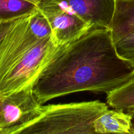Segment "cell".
Segmentation results:
<instances>
[{
	"instance_id": "1",
	"label": "cell",
	"mask_w": 134,
	"mask_h": 134,
	"mask_svg": "<svg viewBox=\"0 0 134 134\" xmlns=\"http://www.w3.org/2000/svg\"><path fill=\"white\" fill-rule=\"evenodd\" d=\"M134 79L118 54L109 29L94 28L60 47L33 88L39 103L80 92L109 94Z\"/></svg>"
},
{
	"instance_id": "9",
	"label": "cell",
	"mask_w": 134,
	"mask_h": 134,
	"mask_svg": "<svg viewBox=\"0 0 134 134\" xmlns=\"http://www.w3.org/2000/svg\"><path fill=\"white\" fill-rule=\"evenodd\" d=\"M107 102L115 109L134 113V79L107 94Z\"/></svg>"
},
{
	"instance_id": "12",
	"label": "cell",
	"mask_w": 134,
	"mask_h": 134,
	"mask_svg": "<svg viewBox=\"0 0 134 134\" xmlns=\"http://www.w3.org/2000/svg\"><path fill=\"white\" fill-rule=\"evenodd\" d=\"M14 20L8 21V22H0V41L3 38V37L5 36V35L7 32L8 30H9V28L11 27Z\"/></svg>"
},
{
	"instance_id": "14",
	"label": "cell",
	"mask_w": 134,
	"mask_h": 134,
	"mask_svg": "<svg viewBox=\"0 0 134 134\" xmlns=\"http://www.w3.org/2000/svg\"><path fill=\"white\" fill-rule=\"evenodd\" d=\"M4 98L0 97V128H1V115H2L3 110V105Z\"/></svg>"
},
{
	"instance_id": "6",
	"label": "cell",
	"mask_w": 134,
	"mask_h": 134,
	"mask_svg": "<svg viewBox=\"0 0 134 134\" xmlns=\"http://www.w3.org/2000/svg\"><path fill=\"white\" fill-rule=\"evenodd\" d=\"M39 9L48 20L51 28V39L56 47L71 43L93 29L90 24L77 15L63 10L53 7Z\"/></svg>"
},
{
	"instance_id": "15",
	"label": "cell",
	"mask_w": 134,
	"mask_h": 134,
	"mask_svg": "<svg viewBox=\"0 0 134 134\" xmlns=\"http://www.w3.org/2000/svg\"><path fill=\"white\" fill-rule=\"evenodd\" d=\"M26 1H30V2H31L35 4V5H37L38 4H39V3L40 2L41 0H26Z\"/></svg>"
},
{
	"instance_id": "7",
	"label": "cell",
	"mask_w": 134,
	"mask_h": 134,
	"mask_svg": "<svg viewBox=\"0 0 134 134\" xmlns=\"http://www.w3.org/2000/svg\"><path fill=\"white\" fill-rule=\"evenodd\" d=\"M94 128L101 134H134L132 116L122 111L108 109L94 122Z\"/></svg>"
},
{
	"instance_id": "17",
	"label": "cell",
	"mask_w": 134,
	"mask_h": 134,
	"mask_svg": "<svg viewBox=\"0 0 134 134\" xmlns=\"http://www.w3.org/2000/svg\"><path fill=\"white\" fill-rule=\"evenodd\" d=\"M111 134H116V133H111Z\"/></svg>"
},
{
	"instance_id": "4",
	"label": "cell",
	"mask_w": 134,
	"mask_h": 134,
	"mask_svg": "<svg viewBox=\"0 0 134 134\" xmlns=\"http://www.w3.org/2000/svg\"><path fill=\"white\" fill-rule=\"evenodd\" d=\"M116 0H41L37 7H53L75 14L92 28L111 30Z\"/></svg>"
},
{
	"instance_id": "11",
	"label": "cell",
	"mask_w": 134,
	"mask_h": 134,
	"mask_svg": "<svg viewBox=\"0 0 134 134\" xmlns=\"http://www.w3.org/2000/svg\"><path fill=\"white\" fill-rule=\"evenodd\" d=\"M113 41L119 56L134 68V29Z\"/></svg>"
},
{
	"instance_id": "2",
	"label": "cell",
	"mask_w": 134,
	"mask_h": 134,
	"mask_svg": "<svg viewBox=\"0 0 134 134\" xmlns=\"http://www.w3.org/2000/svg\"><path fill=\"white\" fill-rule=\"evenodd\" d=\"M107 109L98 100L44 105L39 116L10 134H101L94 122Z\"/></svg>"
},
{
	"instance_id": "5",
	"label": "cell",
	"mask_w": 134,
	"mask_h": 134,
	"mask_svg": "<svg viewBox=\"0 0 134 134\" xmlns=\"http://www.w3.org/2000/svg\"><path fill=\"white\" fill-rule=\"evenodd\" d=\"M44 105L39 103L33 88H28L4 98L1 128L16 131L43 112Z\"/></svg>"
},
{
	"instance_id": "13",
	"label": "cell",
	"mask_w": 134,
	"mask_h": 134,
	"mask_svg": "<svg viewBox=\"0 0 134 134\" xmlns=\"http://www.w3.org/2000/svg\"><path fill=\"white\" fill-rule=\"evenodd\" d=\"M13 132V130L9 128H0V133L10 134Z\"/></svg>"
},
{
	"instance_id": "3",
	"label": "cell",
	"mask_w": 134,
	"mask_h": 134,
	"mask_svg": "<svg viewBox=\"0 0 134 134\" xmlns=\"http://www.w3.org/2000/svg\"><path fill=\"white\" fill-rule=\"evenodd\" d=\"M59 47L54 44L51 36L39 42L0 78V97L7 98L24 89L34 88Z\"/></svg>"
},
{
	"instance_id": "18",
	"label": "cell",
	"mask_w": 134,
	"mask_h": 134,
	"mask_svg": "<svg viewBox=\"0 0 134 134\" xmlns=\"http://www.w3.org/2000/svg\"><path fill=\"white\" fill-rule=\"evenodd\" d=\"M0 134H3V133H0Z\"/></svg>"
},
{
	"instance_id": "16",
	"label": "cell",
	"mask_w": 134,
	"mask_h": 134,
	"mask_svg": "<svg viewBox=\"0 0 134 134\" xmlns=\"http://www.w3.org/2000/svg\"><path fill=\"white\" fill-rule=\"evenodd\" d=\"M131 116H132V126H133V128L134 130V113H132L130 114Z\"/></svg>"
},
{
	"instance_id": "10",
	"label": "cell",
	"mask_w": 134,
	"mask_h": 134,
	"mask_svg": "<svg viewBox=\"0 0 134 134\" xmlns=\"http://www.w3.org/2000/svg\"><path fill=\"white\" fill-rule=\"evenodd\" d=\"M37 9V5L26 0H0V22L14 20Z\"/></svg>"
},
{
	"instance_id": "8",
	"label": "cell",
	"mask_w": 134,
	"mask_h": 134,
	"mask_svg": "<svg viewBox=\"0 0 134 134\" xmlns=\"http://www.w3.org/2000/svg\"><path fill=\"white\" fill-rule=\"evenodd\" d=\"M134 29V0H116L111 24L113 41Z\"/></svg>"
}]
</instances>
